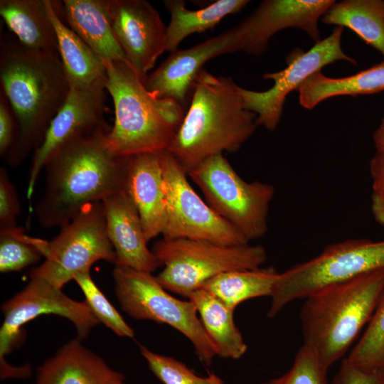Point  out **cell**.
<instances>
[{
	"instance_id": "cell-1",
	"label": "cell",
	"mask_w": 384,
	"mask_h": 384,
	"mask_svg": "<svg viewBox=\"0 0 384 384\" xmlns=\"http://www.w3.org/2000/svg\"><path fill=\"white\" fill-rule=\"evenodd\" d=\"M0 81L18 126L17 139L4 159L16 167L41 144L70 86L59 56L30 50L5 35L1 36Z\"/></svg>"
},
{
	"instance_id": "cell-2",
	"label": "cell",
	"mask_w": 384,
	"mask_h": 384,
	"mask_svg": "<svg viewBox=\"0 0 384 384\" xmlns=\"http://www.w3.org/2000/svg\"><path fill=\"white\" fill-rule=\"evenodd\" d=\"M108 133L75 139L48 160L44 192L35 207L41 227L60 228L88 204L125 190L129 156L109 151Z\"/></svg>"
},
{
	"instance_id": "cell-3",
	"label": "cell",
	"mask_w": 384,
	"mask_h": 384,
	"mask_svg": "<svg viewBox=\"0 0 384 384\" xmlns=\"http://www.w3.org/2000/svg\"><path fill=\"white\" fill-rule=\"evenodd\" d=\"M257 115L244 106L232 78L205 69L198 74L191 103L168 150L187 173L207 159L237 151L253 134Z\"/></svg>"
},
{
	"instance_id": "cell-4",
	"label": "cell",
	"mask_w": 384,
	"mask_h": 384,
	"mask_svg": "<svg viewBox=\"0 0 384 384\" xmlns=\"http://www.w3.org/2000/svg\"><path fill=\"white\" fill-rule=\"evenodd\" d=\"M105 64V87L114 108V124L106 137L109 151L128 157L166 150L183 119V105L151 95L129 63Z\"/></svg>"
},
{
	"instance_id": "cell-5",
	"label": "cell",
	"mask_w": 384,
	"mask_h": 384,
	"mask_svg": "<svg viewBox=\"0 0 384 384\" xmlns=\"http://www.w3.org/2000/svg\"><path fill=\"white\" fill-rule=\"evenodd\" d=\"M384 289V271L324 287L300 310L303 345L328 369L341 358L368 324Z\"/></svg>"
},
{
	"instance_id": "cell-6",
	"label": "cell",
	"mask_w": 384,
	"mask_h": 384,
	"mask_svg": "<svg viewBox=\"0 0 384 384\" xmlns=\"http://www.w3.org/2000/svg\"><path fill=\"white\" fill-rule=\"evenodd\" d=\"M152 251L164 267L156 276L159 282L167 291L187 299L215 276L260 268L267 258L260 245H227L188 238L163 237Z\"/></svg>"
},
{
	"instance_id": "cell-7",
	"label": "cell",
	"mask_w": 384,
	"mask_h": 384,
	"mask_svg": "<svg viewBox=\"0 0 384 384\" xmlns=\"http://www.w3.org/2000/svg\"><path fill=\"white\" fill-rule=\"evenodd\" d=\"M384 271V240L351 239L328 245L317 256L279 272L267 311L275 316L290 302L329 285Z\"/></svg>"
},
{
	"instance_id": "cell-8",
	"label": "cell",
	"mask_w": 384,
	"mask_h": 384,
	"mask_svg": "<svg viewBox=\"0 0 384 384\" xmlns=\"http://www.w3.org/2000/svg\"><path fill=\"white\" fill-rule=\"evenodd\" d=\"M188 176L213 210L249 242L267 233L270 207L276 192L273 185L245 181L223 154L207 159Z\"/></svg>"
},
{
	"instance_id": "cell-9",
	"label": "cell",
	"mask_w": 384,
	"mask_h": 384,
	"mask_svg": "<svg viewBox=\"0 0 384 384\" xmlns=\"http://www.w3.org/2000/svg\"><path fill=\"white\" fill-rule=\"evenodd\" d=\"M112 277L116 297L127 315L169 325L190 341L202 363L211 364L216 352L190 300L171 295L150 272L115 265Z\"/></svg>"
},
{
	"instance_id": "cell-10",
	"label": "cell",
	"mask_w": 384,
	"mask_h": 384,
	"mask_svg": "<svg viewBox=\"0 0 384 384\" xmlns=\"http://www.w3.org/2000/svg\"><path fill=\"white\" fill-rule=\"evenodd\" d=\"M45 260L30 273L62 289L78 274L89 272L97 261L115 265L102 202L88 204L48 242Z\"/></svg>"
},
{
	"instance_id": "cell-11",
	"label": "cell",
	"mask_w": 384,
	"mask_h": 384,
	"mask_svg": "<svg viewBox=\"0 0 384 384\" xmlns=\"http://www.w3.org/2000/svg\"><path fill=\"white\" fill-rule=\"evenodd\" d=\"M161 164L166 206L164 238L203 240L227 245L250 243L198 196L187 173L168 150L161 151Z\"/></svg>"
},
{
	"instance_id": "cell-12",
	"label": "cell",
	"mask_w": 384,
	"mask_h": 384,
	"mask_svg": "<svg viewBox=\"0 0 384 384\" xmlns=\"http://www.w3.org/2000/svg\"><path fill=\"white\" fill-rule=\"evenodd\" d=\"M343 31V27L336 26L329 36L315 43L307 52L299 48L293 50L286 58L284 69L263 75V78L274 81L270 89L257 92L238 85L244 106L256 114L258 126L274 130L280 122L287 96L324 66L338 60L357 63L342 50Z\"/></svg>"
},
{
	"instance_id": "cell-13",
	"label": "cell",
	"mask_w": 384,
	"mask_h": 384,
	"mask_svg": "<svg viewBox=\"0 0 384 384\" xmlns=\"http://www.w3.org/2000/svg\"><path fill=\"white\" fill-rule=\"evenodd\" d=\"M4 321L0 329V363L5 356L20 344L25 324L43 314H55L74 325L78 338L82 341L100 322L87 302L74 300L47 281L30 277L18 293L1 305Z\"/></svg>"
},
{
	"instance_id": "cell-14",
	"label": "cell",
	"mask_w": 384,
	"mask_h": 384,
	"mask_svg": "<svg viewBox=\"0 0 384 384\" xmlns=\"http://www.w3.org/2000/svg\"><path fill=\"white\" fill-rule=\"evenodd\" d=\"M105 76L84 87H70L68 96L52 120L41 144L33 151L26 196L31 199L41 172L48 160L68 142L100 132H110L105 119L106 110Z\"/></svg>"
},
{
	"instance_id": "cell-15",
	"label": "cell",
	"mask_w": 384,
	"mask_h": 384,
	"mask_svg": "<svg viewBox=\"0 0 384 384\" xmlns=\"http://www.w3.org/2000/svg\"><path fill=\"white\" fill-rule=\"evenodd\" d=\"M110 22L131 66L144 80L166 51V27L145 0H107Z\"/></svg>"
},
{
	"instance_id": "cell-16",
	"label": "cell",
	"mask_w": 384,
	"mask_h": 384,
	"mask_svg": "<svg viewBox=\"0 0 384 384\" xmlns=\"http://www.w3.org/2000/svg\"><path fill=\"white\" fill-rule=\"evenodd\" d=\"M243 36L238 25L186 49H176L145 78L147 90L157 98L174 100L183 106L203 66L218 55L242 51Z\"/></svg>"
},
{
	"instance_id": "cell-17",
	"label": "cell",
	"mask_w": 384,
	"mask_h": 384,
	"mask_svg": "<svg viewBox=\"0 0 384 384\" xmlns=\"http://www.w3.org/2000/svg\"><path fill=\"white\" fill-rule=\"evenodd\" d=\"M334 0H265L240 24L243 36L242 51L261 55L268 48L270 39L277 32L299 28L315 43L321 41L319 20L334 3Z\"/></svg>"
},
{
	"instance_id": "cell-18",
	"label": "cell",
	"mask_w": 384,
	"mask_h": 384,
	"mask_svg": "<svg viewBox=\"0 0 384 384\" xmlns=\"http://www.w3.org/2000/svg\"><path fill=\"white\" fill-rule=\"evenodd\" d=\"M102 202L107 235L115 253V265L150 273L161 266L147 246L140 216L127 191L114 193Z\"/></svg>"
},
{
	"instance_id": "cell-19",
	"label": "cell",
	"mask_w": 384,
	"mask_h": 384,
	"mask_svg": "<svg viewBox=\"0 0 384 384\" xmlns=\"http://www.w3.org/2000/svg\"><path fill=\"white\" fill-rule=\"evenodd\" d=\"M161 151L128 158L125 191L137 209L148 242L163 235L166 225Z\"/></svg>"
},
{
	"instance_id": "cell-20",
	"label": "cell",
	"mask_w": 384,
	"mask_h": 384,
	"mask_svg": "<svg viewBox=\"0 0 384 384\" xmlns=\"http://www.w3.org/2000/svg\"><path fill=\"white\" fill-rule=\"evenodd\" d=\"M76 338L63 345L37 369L34 384H127L112 369Z\"/></svg>"
},
{
	"instance_id": "cell-21",
	"label": "cell",
	"mask_w": 384,
	"mask_h": 384,
	"mask_svg": "<svg viewBox=\"0 0 384 384\" xmlns=\"http://www.w3.org/2000/svg\"><path fill=\"white\" fill-rule=\"evenodd\" d=\"M58 14L104 63H129L113 33L107 0H65Z\"/></svg>"
},
{
	"instance_id": "cell-22",
	"label": "cell",
	"mask_w": 384,
	"mask_h": 384,
	"mask_svg": "<svg viewBox=\"0 0 384 384\" xmlns=\"http://www.w3.org/2000/svg\"><path fill=\"white\" fill-rule=\"evenodd\" d=\"M0 15L23 46L60 57L57 36L46 0H1Z\"/></svg>"
},
{
	"instance_id": "cell-23",
	"label": "cell",
	"mask_w": 384,
	"mask_h": 384,
	"mask_svg": "<svg viewBox=\"0 0 384 384\" xmlns=\"http://www.w3.org/2000/svg\"><path fill=\"white\" fill-rule=\"evenodd\" d=\"M46 6L70 87H84L106 76L104 61L64 23L56 11L55 1L46 0Z\"/></svg>"
},
{
	"instance_id": "cell-24",
	"label": "cell",
	"mask_w": 384,
	"mask_h": 384,
	"mask_svg": "<svg viewBox=\"0 0 384 384\" xmlns=\"http://www.w3.org/2000/svg\"><path fill=\"white\" fill-rule=\"evenodd\" d=\"M188 299L195 305L216 355L225 358H241L247 346L235 324L234 310L203 288L193 292Z\"/></svg>"
},
{
	"instance_id": "cell-25",
	"label": "cell",
	"mask_w": 384,
	"mask_h": 384,
	"mask_svg": "<svg viewBox=\"0 0 384 384\" xmlns=\"http://www.w3.org/2000/svg\"><path fill=\"white\" fill-rule=\"evenodd\" d=\"M384 90V60L354 75L332 78L318 71L297 89L299 104L311 110L328 98L371 95Z\"/></svg>"
},
{
	"instance_id": "cell-26",
	"label": "cell",
	"mask_w": 384,
	"mask_h": 384,
	"mask_svg": "<svg viewBox=\"0 0 384 384\" xmlns=\"http://www.w3.org/2000/svg\"><path fill=\"white\" fill-rule=\"evenodd\" d=\"M164 5L171 15L166 27V51L178 49L182 41L194 33L215 26L225 16L238 13L250 2L247 0H218L197 10H190L182 0H166Z\"/></svg>"
},
{
	"instance_id": "cell-27",
	"label": "cell",
	"mask_w": 384,
	"mask_h": 384,
	"mask_svg": "<svg viewBox=\"0 0 384 384\" xmlns=\"http://www.w3.org/2000/svg\"><path fill=\"white\" fill-rule=\"evenodd\" d=\"M320 20L350 28L384 56V0L335 1Z\"/></svg>"
},
{
	"instance_id": "cell-28",
	"label": "cell",
	"mask_w": 384,
	"mask_h": 384,
	"mask_svg": "<svg viewBox=\"0 0 384 384\" xmlns=\"http://www.w3.org/2000/svg\"><path fill=\"white\" fill-rule=\"evenodd\" d=\"M274 267L233 270L207 281L203 288L234 310L242 302L260 297H271L279 277Z\"/></svg>"
},
{
	"instance_id": "cell-29",
	"label": "cell",
	"mask_w": 384,
	"mask_h": 384,
	"mask_svg": "<svg viewBox=\"0 0 384 384\" xmlns=\"http://www.w3.org/2000/svg\"><path fill=\"white\" fill-rule=\"evenodd\" d=\"M47 241L31 238L16 228L0 230V272H18L44 257Z\"/></svg>"
},
{
	"instance_id": "cell-30",
	"label": "cell",
	"mask_w": 384,
	"mask_h": 384,
	"mask_svg": "<svg viewBox=\"0 0 384 384\" xmlns=\"http://www.w3.org/2000/svg\"><path fill=\"white\" fill-rule=\"evenodd\" d=\"M347 358L365 368L384 367V289L365 332Z\"/></svg>"
},
{
	"instance_id": "cell-31",
	"label": "cell",
	"mask_w": 384,
	"mask_h": 384,
	"mask_svg": "<svg viewBox=\"0 0 384 384\" xmlns=\"http://www.w3.org/2000/svg\"><path fill=\"white\" fill-rule=\"evenodd\" d=\"M73 280L81 289L85 302L100 324H104L119 336L134 338L133 329L96 285L90 271L78 274Z\"/></svg>"
},
{
	"instance_id": "cell-32",
	"label": "cell",
	"mask_w": 384,
	"mask_h": 384,
	"mask_svg": "<svg viewBox=\"0 0 384 384\" xmlns=\"http://www.w3.org/2000/svg\"><path fill=\"white\" fill-rule=\"evenodd\" d=\"M139 348L150 370L164 384H223L215 375L199 376L172 357L154 353L144 346Z\"/></svg>"
},
{
	"instance_id": "cell-33",
	"label": "cell",
	"mask_w": 384,
	"mask_h": 384,
	"mask_svg": "<svg viewBox=\"0 0 384 384\" xmlns=\"http://www.w3.org/2000/svg\"><path fill=\"white\" fill-rule=\"evenodd\" d=\"M327 370L317 356L302 345L285 374L262 384H327Z\"/></svg>"
},
{
	"instance_id": "cell-34",
	"label": "cell",
	"mask_w": 384,
	"mask_h": 384,
	"mask_svg": "<svg viewBox=\"0 0 384 384\" xmlns=\"http://www.w3.org/2000/svg\"><path fill=\"white\" fill-rule=\"evenodd\" d=\"M20 204L17 192L4 167L0 169V230L18 228Z\"/></svg>"
},
{
	"instance_id": "cell-35",
	"label": "cell",
	"mask_w": 384,
	"mask_h": 384,
	"mask_svg": "<svg viewBox=\"0 0 384 384\" xmlns=\"http://www.w3.org/2000/svg\"><path fill=\"white\" fill-rule=\"evenodd\" d=\"M383 368H365L344 358L332 384H383Z\"/></svg>"
},
{
	"instance_id": "cell-36",
	"label": "cell",
	"mask_w": 384,
	"mask_h": 384,
	"mask_svg": "<svg viewBox=\"0 0 384 384\" xmlns=\"http://www.w3.org/2000/svg\"><path fill=\"white\" fill-rule=\"evenodd\" d=\"M18 137L16 120L9 101L1 90L0 94V156L3 159L11 150Z\"/></svg>"
},
{
	"instance_id": "cell-37",
	"label": "cell",
	"mask_w": 384,
	"mask_h": 384,
	"mask_svg": "<svg viewBox=\"0 0 384 384\" xmlns=\"http://www.w3.org/2000/svg\"><path fill=\"white\" fill-rule=\"evenodd\" d=\"M373 195L384 197V152L376 151L369 164Z\"/></svg>"
},
{
	"instance_id": "cell-38",
	"label": "cell",
	"mask_w": 384,
	"mask_h": 384,
	"mask_svg": "<svg viewBox=\"0 0 384 384\" xmlns=\"http://www.w3.org/2000/svg\"><path fill=\"white\" fill-rule=\"evenodd\" d=\"M371 211L376 222L384 228V197L372 194Z\"/></svg>"
},
{
	"instance_id": "cell-39",
	"label": "cell",
	"mask_w": 384,
	"mask_h": 384,
	"mask_svg": "<svg viewBox=\"0 0 384 384\" xmlns=\"http://www.w3.org/2000/svg\"><path fill=\"white\" fill-rule=\"evenodd\" d=\"M373 140L376 151L384 152V116L373 133Z\"/></svg>"
},
{
	"instance_id": "cell-40",
	"label": "cell",
	"mask_w": 384,
	"mask_h": 384,
	"mask_svg": "<svg viewBox=\"0 0 384 384\" xmlns=\"http://www.w3.org/2000/svg\"><path fill=\"white\" fill-rule=\"evenodd\" d=\"M383 384H384V367H383Z\"/></svg>"
}]
</instances>
